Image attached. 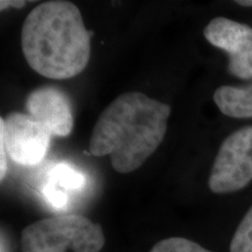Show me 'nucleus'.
<instances>
[{
    "label": "nucleus",
    "mask_w": 252,
    "mask_h": 252,
    "mask_svg": "<svg viewBox=\"0 0 252 252\" xmlns=\"http://www.w3.org/2000/svg\"><path fill=\"white\" fill-rule=\"evenodd\" d=\"M168 104L131 91L113 99L97 119L89 143L94 157L109 156L116 172L138 169L156 152L167 131Z\"/></svg>",
    "instance_id": "obj_1"
},
{
    "label": "nucleus",
    "mask_w": 252,
    "mask_h": 252,
    "mask_svg": "<svg viewBox=\"0 0 252 252\" xmlns=\"http://www.w3.org/2000/svg\"><path fill=\"white\" fill-rule=\"evenodd\" d=\"M90 32L75 4L53 0L31 11L21 30V48L30 67L41 76L68 80L90 60Z\"/></svg>",
    "instance_id": "obj_2"
},
{
    "label": "nucleus",
    "mask_w": 252,
    "mask_h": 252,
    "mask_svg": "<svg viewBox=\"0 0 252 252\" xmlns=\"http://www.w3.org/2000/svg\"><path fill=\"white\" fill-rule=\"evenodd\" d=\"M104 244L102 226L75 214L36 220L21 232L23 252H99Z\"/></svg>",
    "instance_id": "obj_3"
},
{
    "label": "nucleus",
    "mask_w": 252,
    "mask_h": 252,
    "mask_svg": "<svg viewBox=\"0 0 252 252\" xmlns=\"http://www.w3.org/2000/svg\"><path fill=\"white\" fill-rule=\"evenodd\" d=\"M252 181V126L223 140L210 171L208 186L216 194L239 190Z\"/></svg>",
    "instance_id": "obj_4"
},
{
    "label": "nucleus",
    "mask_w": 252,
    "mask_h": 252,
    "mask_svg": "<svg viewBox=\"0 0 252 252\" xmlns=\"http://www.w3.org/2000/svg\"><path fill=\"white\" fill-rule=\"evenodd\" d=\"M0 128L4 131L7 154L15 163L35 166L45 159L53 137L45 125L31 116L12 112L0 119Z\"/></svg>",
    "instance_id": "obj_5"
},
{
    "label": "nucleus",
    "mask_w": 252,
    "mask_h": 252,
    "mask_svg": "<svg viewBox=\"0 0 252 252\" xmlns=\"http://www.w3.org/2000/svg\"><path fill=\"white\" fill-rule=\"evenodd\" d=\"M203 35L210 45L229 56L228 71L232 76L252 78V28L248 25L219 17L204 27Z\"/></svg>",
    "instance_id": "obj_6"
},
{
    "label": "nucleus",
    "mask_w": 252,
    "mask_h": 252,
    "mask_svg": "<svg viewBox=\"0 0 252 252\" xmlns=\"http://www.w3.org/2000/svg\"><path fill=\"white\" fill-rule=\"evenodd\" d=\"M30 116L45 125L55 137H68L74 126L71 103L67 94L56 87H41L26 98Z\"/></svg>",
    "instance_id": "obj_7"
},
{
    "label": "nucleus",
    "mask_w": 252,
    "mask_h": 252,
    "mask_svg": "<svg viewBox=\"0 0 252 252\" xmlns=\"http://www.w3.org/2000/svg\"><path fill=\"white\" fill-rule=\"evenodd\" d=\"M214 102L223 115L232 118H252V83L245 87H220Z\"/></svg>",
    "instance_id": "obj_8"
},
{
    "label": "nucleus",
    "mask_w": 252,
    "mask_h": 252,
    "mask_svg": "<svg viewBox=\"0 0 252 252\" xmlns=\"http://www.w3.org/2000/svg\"><path fill=\"white\" fill-rule=\"evenodd\" d=\"M50 181H54L63 189L77 190L86 185V176L67 163H59L50 172Z\"/></svg>",
    "instance_id": "obj_9"
},
{
    "label": "nucleus",
    "mask_w": 252,
    "mask_h": 252,
    "mask_svg": "<svg viewBox=\"0 0 252 252\" xmlns=\"http://www.w3.org/2000/svg\"><path fill=\"white\" fill-rule=\"evenodd\" d=\"M230 252H252V206L237 226L230 243Z\"/></svg>",
    "instance_id": "obj_10"
},
{
    "label": "nucleus",
    "mask_w": 252,
    "mask_h": 252,
    "mask_svg": "<svg viewBox=\"0 0 252 252\" xmlns=\"http://www.w3.org/2000/svg\"><path fill=\"white\" fill-rule=\"evenodd\" d=\"M150 252H212L190 239L182 237H169L158 243Z\"/></svg>",
    "instance_id": "obj_11"
},
{
    "label": "nucleus",
    "mask_w": 252,
    "mask_h": 252,
    "mask_svg": "<svg viewBox=\"0 0 252 252\" xmlns=\"http://www.w3.org/2000/svg\"><path fill=\"white\" fill-rule=\"evenodd\" d=\"M42 194L50 206L61 209L68 203V195L65 194L64 189L60 187L54 181H49L43 186Z\"/></svg>",
    "instance_id": "obj_12"
},
{
    "label": "nucleus",
    "mask_w": 252,
    "mask_h": 252,
    "mask_svg": "<svg viewBox=\"0 0 252 252\" xmlns=\"http://www.w3.org/2000/svg\"><path fill=\"white\" fill-rule=\"evenodd\" d=\"M6 144H5V134L4 131L0 128V180H4L6 171H7V163H6Z\"/></svg>",
    "instance_id": "obj_13"
},
{
    "label": "nucleus",
    "mask_w": 252,
    "mask_h": 252,
    "mask_svg": "<svg viewBox=\"0 0 252 252\" xmlns=\"http://www.w3.org/2000/svg\"><path fill=\"white\" fill-rule=\"evenodd\" d=\"M26 4L27 1H23V0H20V1H17V0H15V1H13V0H1V1H0V8H1V11H4V9L8 7L21 8Z\"/></svg>",
    "instance_id": "obj_14"
},
{
    "label": "nucleus",
    "mask_w": 252,
    "mask_h": 252,
    "mask_svg": "<svg viewBox=\"0 0 252 252\" xmlns=\"http://www.w3.org/2000/svg\"><path fill=\"white\" fill-rule=\"evenodd\" d=\"M236 2L242 6H252V1H243V0H239V1H236Z\"/></svg>",
    "instance_id": "obj_15"
}]
</instances>
